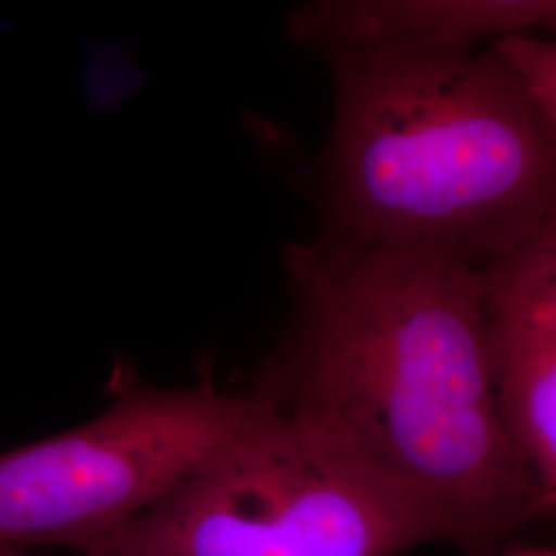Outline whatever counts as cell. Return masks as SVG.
I'll use <instances>...</instances> for the list:
<instances>
[{
  "label": "cell",
  "mask_w": 556,
  "mask_h": 556,
  "mask_svg": "<svg viewBox=\"0 0 556 556\" xmlns=\"http://www.w3.org/2000/svg\"><path fill=\"white\" fill-rule=\"evenodd\" d=\"M319 59L355 50L477 52L516 36H555L556 0H312L287 21Z\"/></svg>",
  "instance_id": "cell-5"
},
{
  "label": "cell",
  "mask_w": 556,
  "mask_h": 556,
  "mask_svg": "<svg viewBox=\"0 0 556 556\" xmlns=\"http://www.w3.org/2000/svg\"><path fill=\"white\" fill-rule=\"evenodd\" d=\"M514 556H556V553H553V551H526V553Z\"/></svg>",
  "instance_id": "cell-9"
},
{
  "label": "cell",
  "mask_w": 556,
  "mask_h": 556,
  "mask_svg": "<svg viewBox=\"0 0 556 556\" xmlns=\"http://www.w3.org/2000/svg\"><path fill=\"white\" fill-rule=\"evenodd\" d=\"M491 46L511 66L556 135V34L516 36Z\"/></svg>",
  "instance_id": "cell-8"
},
{
  "label": "cell",
  "mask_w": 556,
  "mask_h": 556,
  "mask_svg": "<svg viewBox=\"0 0 556 556\" xmlns=\"http://www.w3.org/2000/svg\"><path fill=\"white\" fill-rule=\"evenodd\" d=\"M277 418L254 390L128 388L79 427L0 454V548L85 553Z\"/></svg>",
  "instance_id": "cell-4"
},
{
  "label": "cell",
  "mask_w": 556,
  "mask_h": 556,
  "mask_svg": "<svg viewBox=\"0 0 556 556\" xmlns=\"http://www.w3.org/2000/svg\"><path fill=\"white\" fill-rule=\"evenodd\" d=\"M324 60V236L486 270L555 213L556 135L493 46Z\"/></svg>",
  "instance_id": "cell-2"
},
{
  "label": "cell",
  "mask_w": 556,
  "mask_h": 556,
  "mask_svg": "<svg viewBox=\"0 0 556 556\" xmlns=\"http://www.w3.org/2000/svg\"><path fill=\"white\" fill-rule=\"evenodd\" d=\"M0 556H23V555H20V551H13V548H0Z\"/></svg>",
  "instance_id": "cell-10"
},
{
  "label": "cell",
  "mask_w": 556,
  "mask_h": 556,
  "mask_svg": "<svg viewBox=\"0 0 556 556\" xmlns=\"http://www.w3.org/2000/svg\"><path fill=\"white\" fill-rule=\"evenodd\" d=\"M429 538L349 447L285 417L85 556H397Z\"/></svg>",
  "instance_id": "cell-3"
},
{
  "label": "cell",
  "mask_w": 556,
  "mask_h": 556,
  "mask_svg": "<svg viewBox=\"0 0 556 556\" xmlns=\"http://www.w3.org/2000/svg\"><path fill=\"white\" fill-rule=\"evenodd\" d=\"M482 273L493 318L556 328V211L514 254Z\"/></svg>",
  "instance_id": "cell-7"
},
{
  "label": "cell",
  "mask_w": 556,
  "mask_h": 556,
  "mask_svg": "<svg viewBox=\"0 0 556 556\" xmlns=\"http://www.w3.org/2000/svg\"><path fill=\"white\" fill-rule=\"evenodd\" d=\"M498 410L517 452L556 511V328L493 318Z\"/></svg>",
  "instance_id": "cell-6"
},
{
  "label": "cell",
  "mask_w": 556,
  "mask_h": 556,
  "mask_svg": "<svg viewBox=\"0 0 556 556\" xmlns=\"http://www.w3.org/2000/svg\"><path fill=\"white\" fill-rule=\"evenodd\" d=\"M282 262L291 318L256 394L349 447L429 542L478 551L551 516L498 410L482 270L324 233Z\"/></svg>",
  "instance_id": "cell-1"
}]
</instances>
